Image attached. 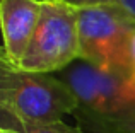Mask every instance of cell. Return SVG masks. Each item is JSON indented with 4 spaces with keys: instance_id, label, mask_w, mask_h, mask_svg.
Masks as SVG:
<instances>
[{
    "instance_id": "obj_5",
    "label": "cell",
    "mask_w": 135,
    "mask_h": 133,
    "mask_svg": "<svg viewBox=\"0 0 135 133\" xmlns=\"http://www.w3.org/2000/svg\"><path fill=\"white\" fill-rule=\"evenodd\" d=\"M43 0H0L3 48L0 63L19 68L34 36Z\"/></svg>"
},
{
    "instance_id": "obj_1",
    "label": "cell",
    "mask_w": 135,
    "mask_h": 133,
    "mask_svg": "<svg viewBox=\"0 0 135 133\" xmlns=\"http://www.w3.org/2000/svg\"><path fill=\"white\" fill-rule=\"evenodd\" d=\"M62 79L77 96L74 116L84 133H135V89L128 73L104 72L79 60Z\"/></svg>"
},
{
    "instance_id": "obj_7",
    "label": "cell",
    "mask_w": 135,
    "mask_h": 133,
    "mask_svg": "<svg viewBox=\"0 0 135 133\" xmlns=\"http://www.w3.org/2000/svg\"><path fill=\"white\" fill-rule=\"evenodd\" d=\"M128 82L135 89V36L132 39V51H130V66H128Z\"/></svg>"
},
{
    "instance_id": "obj_6",
    "label": "cell",
    "mask_w": 135,
    "mask_h": 133,
    "mask_svg": "<svg viewBox=\"0 0 135 133\" xmlns=\"http://www.w3.org/2000/svg\"><path fill=\"white\" fill-rule=\"evenodd\" d=\"M0 133H84L77 125H67L63 121L50 125H17V123H2Z\"/></svg>"
},
{
    "instance_id": "obj_9",
    "label": "cell",
    "mask_w": 135,
    "mask_h": 133,
    "mask_svg": "<svg viewBox=\"0 0 135 133\" xmlns=\"http://www.w3.org/2000/svg\"><path fill=\"white\" fill-rule=\"evenodd\" d=\"M67 2L74 3L77 7H82V5H94V3H109L115 0H67Z\"/></svg>"
},
{
    "instance_id": "obj_4",
    "label": "cell",
    "mask_w": 135,
    "mask_h": 133,
    "mask_svg": "<svg viewBox=\"0 0 135 133\" xmlns=\"http://www.w3.org/2000/svg\"><path fill=\"white\" fill-rule=\"evenodd\" d=\"M79 7L67 0H43L34 36L17 70L58 72L79 60Z\"/></svg>"
},
{
    "instance_id": "obj_2",
    "label": "cell",
    "mask_w": 135,
    "mask_h": 133,
    "mask_svg": "<svg viewBox=\"0 0 135 133\" xmlns=\"http://www.w3.org/2000/svg\"><path fill=\"white\" fill-rule=\"evenodd\" d=\"M77 96L63 79L0 63L2 123L50 125L74 114Z\"/></svg>"
},
{
    "instance_id": "obj_3",
    "label": "cell",
    "mask_w": 135,
    "mask_h": 133,
    "mask_svg": "<svg viewBox=\"0 0 135 133\" xmlns=\"http://www.w3.org/2000/svg\"><path fill=\"white\" fill-rule=\"evenodd\" d=\"M135 19L118 3L79 7V60L104 72L128 73Z\"/></svg>"
},
{
    "instance_id": "obj_8",
    "label": "cell",
    "mask_w": 135,
    "mask_h": 133,
    "mask_svg": "<svg viewBox=\"0 0 135 133\" xmlns=\"http://www.w3.org/2000/svg\"><path fill=\"white\" fill-rule=\"evenodd\" d=\"M115 3H118L125 12H128L135 19V0H115Z\"/></svg>"
}]
</instances>
